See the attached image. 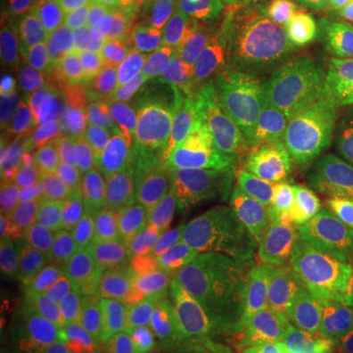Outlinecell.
<instances>
[{"mask_svg":"<svg viewBox=\"0 0 353 353\" xmlns=\"http://www.w3.org/2000/svg\"><path fill=\"white\" fill-rule=\"evenodd\" d=\"M353 220V189L294 192L279 204L265 296L326 308Z\"/></svg>","mask_w":353,"mask_h":353,"instance_id":"obj_1","label":"cell"},{"mask_svg":"<svg viewBox=\"0 0 353 353\" xmlns=\"http://www.w3.org/2000/svg\"><path fill=\"white\" fill-rule=\"evenodd\" d=\"M265 277L238 259L224 271L210 296L189 316L190 336L208 353L255 338L261 332Z\"/></svg>","mask_w":353,"mask_h":353,"instance_id":"obj_2","label":"cell"},{"mask_svg":"<svg viewBox=\"0 0 353 353\" xmlns=\"http://www.w3.org/2000/svg\"><path fill=\"white\" fill-rule=\"evenodd\" d=\"M97 150H101L116 175L124 179L136 171L169 167V143L161 126L157 102H143L122 116Z\"/></svg>","mask_w":353,"mask_h":353,"instance_id":"obj_3","label":"cell"},{"mask_svg":"<svg viewBox=\"0 0 353 353\" xmlns=\"http://www.w3.org/2000/svg\"><path fill=\"white\" fill-rule=\"evenodd\" d=\"M65 294L57 269L50 273L30 275L16 290L2 279V353H32L38 338L43 334L48 308Z\"/></svg>","mask_w":353,"mask_h":353,"instance_id":"obj_4","label":"cell"},{"mask_svg":"<svg viewBox=\"0 0 353 353\" xmlns=\"http://www.w3.org/2000/svg\"><path fill=\"white\" fill-rule=\"evenodd\" d=\"M36 69L39 75L41 108L55 97L77 87L92 85L97 65L88 57L83 41L69 26L51 28L38 46Z\"/></svg>","mask_w":353,"mask_h":353,"instance_id":"obj_5","label":"cell"},{"mask_svg":"<svg viewBox=\"0 0 353 353\" xmlns=\"http://www.w3.org/2000/svg\"><path fill=\"white\" fill-rule=\"evenodd\" d=\"M175 167L179 201H218L236 176L234 134L210 130L199 148Z\"/></svg>","mask_w":353,"mask_h":353,"instance_id":"obj_6","label":"cell"},{"mask_svg":"<svg viewBox=\"0 0 353 353\" xmlns=\"http://www.w3.org/2000/svg\"><path fill=\"white\" fill-rule=\"evenodd\" d=\"M92 92L102 132L106 136L122 116L152 101L148 61L128 48L120 51L114 59L97 69Z\"/></svg>","mask_w":353,"mask_h":353,"instance_id":"obj_7","label":"cell"},{"mask_svg":"<svg viewBox=\"0 0 353 353\" xmlns=\"http://www.w3.org/2000/svg\"><path fill=\"white\" fill-rule=\"evenodd\" d=\"M326 65L292 48L271 50L261 69V88L269 99L294 106L314 101L324 90Z\"/></svg>","mask_w":353,"mask_h":353,"instance_id":"obj_8","label":"cell"},{"mask_svg":"<svg viewBox=\"0 0 353 353\" xmlns=\"http://www.w3.org/2000/svg\"><path fill=\"white\" fill-rule=\"evenodd\" d=\"M289 32L292 50L322 59L347 28L350 0H290Z\"/></svg>","mask_w":353,"mask_h":353,"instance_id":"obj_9","label":"cell"},{"mask_svg":"<svg viewBox=\"0 0 353 353\" xmlns=\"http://www.w3.org/2000/svg\"><path fill=\"white\" fill-rule=\"evenodd\" d=\"M118 240L124 248L130 271H141L148 275L167 273L176 245L173 216L139 214L130 206L126 224Z\"/></svg>","mask_w":353,"mask_h":353,"instance_id":"obj_10","label":"cell"},{"mask_svg":"<svg viewBox=\"0 0 353 353\" xmlns=\"http://www.w3.org/2000/svg\"><path fill=\"white\" fill-rule=\"evenodd\" d=\"M71 253L73 245L55 204L41 201L20 250L8 261V269L22 275L50 273L59 269Z\"/></svg>","mask_w":353,"mask_h":353,"instance_id":"obj_11","label":"cell"},{"mask_svg":"<svg viewBox=\"0 0 353 353\" xmlns=\"http://www.w3.org/2000/svg\"><path fill=\"white\" fill-rule=\"evenodd\" d=\"M61 24L69 26L83 41L88 57L97 67L106 65L126 50L128 22L112 4L94 0H77Z\"/></svg>","mask_w":353,"mask_h":353,"instance_id":"obj_12","label":"cell"},{"mask_svg":"<svg viewBox=\"0 0 353 353\" xmlns=\"http://www.w3.org/2000/svg\"><path fill=\"white\" fill-rule=\"evenodd\" d=\"M269 353H341L328 322L318 310H279L263 318Z\"/></svg>","mask_w":353,"mask_h":353,"instance_id":"obj_13","label":"cell"},{"mask_svg":"<svg viewBox=\"0 0 353 353\" xmlns=\"http://www.w3.org/2000/svg\"><path fill=\"white\" fill-rule=\"evenodd\" d=\"M216 204L232 250L243 263L265 277L275 252V226L261 210L250 204L222 201H216Z\"/></svg>","mask_w":353,"mask_h":353,"instance_id":"obj_14","label":"cell"},{"mask_svg":"<svg viewBox=\"0 0 353 353\" xmlns=\"http://www.w3.org/2000/svg\"><path fill=\"white\" fill-rule=\"evenodd\" d=\"M296 110L273 99L257 104L252 118L234 134L236 145V175L261 163L285 143Z\"/></svg>","mask_w":353,"mask_h":353,"instance_id":"obj_15","label":"cell"},{"mask_svg":"<svg viewBox=\"0 0 353 353\" xmlns=\"http://www.w3.org/2000/svg\"><path fill=\"white\" fill-rule=\"evenodd\" d=\"M38 69L24 55L8 53L0 65V106L2 122L18 134H32L38 128Z\"/></svg>","mask_w":353,"mask_h":353,"instance_id":"obj_16","label":"cell"},{"mask_svg":"<svg viewBox=\"0 0 353 353\" xmlns=\"http://www.w3.org/2000/svg\"><path fill=\"white\" fill-rule=\"evenodd\" d=\"M352 102L336 92H324L314 101L306 102L294 114L285 143L296 153V157L320 153L338 134Z\"/></svg>","mask_w":353,"mask_h":353,"instance_id":"obj_17","label":"cell"},{"mask_svg":"<svg viewBox=\"0 0 353 353\" xmlns=\"http://www.w3.org/2000/svg\"><path fill=\"white\" fill-rule=\"evenodd\" d=\"M173 230L176 248L208 253L226 265L240 259L224 234L216 201L183 202L173 212Z\"/></svg>","mask_w":353,"mask_h":353,"instance_id":"obj_18","label":"cell"},{"mask_svg":"<svg viewBox=\"0 0 353 353\" xmlns=\"http://www.w3.org/2000/svg\"><path fill=\"white\" fill-rule=\"evenodd\" d=\"M126 269V255L120 240H108L85 250H75L57 269V275L65 294L77 299L99 285H106Z\"/></svg>","mask_w":353,"mask_h":353,"instance_id":"obj_19","label":"cell"},{"mask_svg":"<svg viewBox=\"0 0 353 353\" xmlns=\"http://www.w3.org/2000/svg\"><path fill=\"white\" fill-rule=\"evenodd\" d=\"M263 88L243 79H212L199 104L210 130L236 134L255 112Z\"/></svg>","mask_w":353,"mask_h":353,"instance_id":"obj_20","label":"cell"},{"mask_svg":"<svg viewBox=\"0 0 353 353\" xmlns=\"http://www.w3.org/2000/svg\"><path fill=\"white\" fill-rule=\"evenodd\" d=\"M43 110L51 116L53 126L65 138L73 139L79 145L97 148L104 139L92 85L77 87L51 99Z\"/></svg>","mask_w":353,"mask_h":353,"instance_id":"obj_21","label":"cell"},{"mask_svg":"<svg viewBox=\"0 0 353 353\" xmlns=\"http://www.w3.org/2000/svg\"><path fill=\"white\" fill-rule=\"evenodd\" d=\"M122 326L108 285H99L73 299V332L85 347L110 345Z\"/></svg>","mask_w":353,"mask_h":353,"instance_id":"obj_22","label":"cell"},{"mask_svg":"<svg viewBox=\"0 0 353 353\" xmlns=\"http://www.w3.org/2000/svg\"><path fill=\"white\" fill-rule=\"evenodd\" d=\"M222 265L226 263L208 253L176 248L167 275L175 283L176 289L181 290L185 303L189 306V316L201 308L202 303L210 296V292L218 285L220 277L224 275V271L230 267Z\"/></svg>","mask_w":353,"mask_h":353,"instance_id":"obj_23","label":"cell"},{"mask_svg":"<svg viewBox=\"0 0 353 353\" xmlns=\"http://www.w3.org/2000/svg\"><path fill=\"white\" fill-rule=\"evenodd\" d=\"M150 314L153 336L161 341L165 350L190 336L189 306L167 273L152 275Z\"/></svg>","mask_w":353,"mask_h":353,"instance_id":"obj_24","label":"cell"},{"mask_svg":"<svg viewBox=\"0 0 353 353\" xmlns=\"http://www.w3.org/2000/svg\"><path fill=\"white\" fill-rule=\"evenodd\" d=\"M165 138L169 143L171 167L185 161L210 132L199 104L163 102L157 104Z\"/></svg>","mask_w":353,"mask_h":353,"instance_id":"obj_25","label":"cell"},{"mask_svg":"<svg viewBox=\"0 0 353 353\" xmlns=\"http://www.w3.org/2000/svg\"><path fill=\"white\" fill-rule=\"evenodd\" d=\"M38 192L36 187L24 183L20 187L2 189L0 196V250L2 259L10 261L18 253L26 234L30 232L32 222L38 210Z\"/></svg>","mask_w":353,"mask_h":353,"instance_id":"obj_26","label":"cell"},{"mask_svg":"<svg viewBox=\"0 0 353 353\" xmlns=\"http://www.w3.org/2000/svg\"><path fill=\"white\" fill-rule=\"evenodd\" d=\"M38 163L43 179L57 189L79 176L92 173V159L87 148L65 138L59 132L41 139L38 148Z\"/></svg>","mask_w":353,"mask_h":353,"instance_id":"obj_27","label":"cell"},{"mask_svg":"<svg viewBox=\"0 0 353 353\" xmlns=\"http://www.w3.org/2000/svg\"><path fill=\"white\" fill-rule=\"evenodd\" d=\"M106 285L110 289L114 303L118 306L122 324L153 334L152 314H150L152 275L126 269L124 273L108 281Z\"/></svg>","mask_w":353,"mask_h":353,"instance_id":"obj_28","label":"cell"},{"mask_svg":"<svg viewBox=\"0 0 353 353\" xmlns=\"http://www.w3.org/2000/svg\"><path fill=\"white\" fill-rule=\"evenodd\" d=\"M148 75H150V97L157 104L163 102L201 104L210 85V81L189 83L181 75L179 55L175 51L148 61Z\"/></svg>","mask_w":353,"mask_h":353,"instance_id":"obj_29","label":"cell"},{"mask_svg":"<svg viewBox=\"0 0 353 353\" xmlns=\"http://www.w3.org/2000/svg\"><path fill=\"white\" fill-rule=\"evenodd\" d=\"M294 159H296V153L292 152L287 143H283L277 152L271 153L261 163L253 165L252 169L234 176L218 201L241 202V204L259 201Z\"/></svg>","mask_w":353,"mask_h":353,"instance_id":"obj_30","label":"cell"},{"mask_svg":"<svg viewBox=\"0 0 353 353\" xmlns=\"http://www.w3.org/2000/svg\"><path fill=\"white\" fill-rule=\"evenodd\" d=\"M179 18H181V6L157 20L130 28L126 48L134 51L143 61H153L161 55L171 53L175 48Z\"/></svg>","mask_w":353,"mask_h":353,"instance_id":"obj_31","label":"cell"},{"mask_svg":"<svg viewBox=\"0 0 353 353\" xmlns=\"http://www.w3.org/2000/svg\"><path fill=\"white\" fill-rule=\"evenodd\" d=\"M324 90L353 101V18L326 59Z\"/></svg>","mask_w":353,"mask_h":353,"instance_id":"obj_32","label":"cell"},{"mask_svg":"<svg viewBox=\"0 0 353 353\" xmlns=\"http://www.w3.org/2000/svg\"><path fill=\"white\" fill-rule=\"evenodd\" d=\"M77 0H18V24L22 30L38 32L61 24Z\"/></svg>","mask_w":353,"mask_h":353,"instance_id":"obj_33","label":"cell"},{"mask_svg":"<svg viewBox=\"0 0 353 353\" xmlns=\"http://www.w3.org/2000/svg\"><path fill=\"white\" fill-rule=\"evenodd\" d=\"M224 20L216 14L204 10L201 6H194L185 2L181 6V18H179V26H176V38H175V51L176 55H183L185 51H189L199 39L208 34L212 28L222 24Z\"/></svg>","mask_w":353,"mask_h":353,"instance_id":"obj_34","label":"cell"},{"mask_svg":"<svg viewBox=\"0 0 353 353\" xmlns=\"http://www.w3.org/2000/svg\"><path fill=\"white\" fill-rule=\"evenodd\" d=\"M314 161L318 165H332L353 173V102L343 116L338 134L316 155Z\"/></svg>","mask_w":353,"mask_h":353,"instance_id":"obj_35","label":"cell"},{"mask_svg":"<svg viewBox=\"0 0 353 353\" xmlns=\"http://www.w3.org/2000/svg\"><path fill=\"white\" fill-rule=\"evenodd\" d=\"M353 294V220L350 232H347V240H345V252H343V261H341L340 275L336 281V287L330 294L326 308H324V316L328 326L338 318L341 312L343 304L347 303V299Z\"/></svg>","mask_w":353,"mask_h":353,"instance_id":"obj_36","label":"cell"},{"mask_svg":"<svg viewBox=\"0 0 353 353\" xmlns=\"http://www.w3.org/2000/svg\"><path fill=\"white\" fill-rule=\"evenodd\" d=\"M183 4V0H122L120 12L130 28H136L173 12Z\"/></svg>","mask_w":353,"mask_h":353,"instance_id":"obj_37","label":"cell"},{"mask_svg":"<svg viewBox=\"0 0 353 353\" xmlns=\"http://www.w3.org/2000/svg\"><path fill=\"white\" fill-rule=\"evenodd\" d=\"M226 38H228V20H224L222 24H218L212 28L208 34H204L190 51L201 59L202 63L210 69V73L214 77V71L218 69V65L222 61V55L226 50Z\"/></svg>","mask_w":353,"mask_h":353,"instance_id":"obj_38","label":"cell"},{"mask_svg":"<svg viewBox=\"0 0 353 353\" xmlns=\"http://www.w3.org/2000/svg\"><path fill=\"white\" fill-rule=\"evenodd\" d=\"M110 345L118 353H163L161 341L152 332H143L124 324L118 328Z\"/></svg>","mask_w":353,"mask_h":353,"instance_id":"obj_39","label":"cell"},{"mask_svg":"<svg viewBox=\"0 0 353 353\" xmlns=\"http://www.w3.org/2000/svg\"><path fill=\"white\" fill-rule=\"evenodd\" d=\"M30 175H32V163L24 152L8 150L4 153L2 165H0V187L2 189H12V187L30 183Z\"/></svg>","mask_w":353,"mask_h":353,"instance_id":"obj_40","label":"cell"},{"mask_svg":"<svg viewBox=\"0 0 353 353\" xmlns=\"http://www.w3.org/2000/svg\"><path fill=\"white\" fill-rule=\"evenodd\" d=\"M43 332L46 334H71L73 332V301L71 299H59L51 304L43 320Z\"/></svg>","mask_w":353,"mask_h":353,"instance_id":"obj_41","label":"cell"},{"mask_svg":"<svg viewBox=\"0 0 353 353\" xmlns=\"http://www.w3.org/2000/svg\"><path fill=\"white\" fill-rule=\"evenodd\" d=\"M85 345L75 334H41L32 353H83Z\"/></svg>","mask_w":353,"mask_h":353,"instance_id":"obj_42","label":"cell"},{"mask_svg":"<svg viewBox=\"0 0 353 353\" xmlns=\"http://www.w3.org/2000/svg\"><path fill=\"white\" fill-rule=\"evenodd\" d=\"M187 2L220 16L222 20L240 16V0H187Z\"/></svg>","mask_w":353,"mask_h":353,"instance_id":"obj_43","label":"cell"},{"mask_svg":"<svg viewBox=\"0 0 353 353\" xmlns=\"http://www.w3.org/2000/svg\"><path fill=\"white\" fill-rule=\"evenodd\" d=\"M330 332L336 340H350L353 338V294L343 304L338 318L330 324Z\"/></svg>","mask_w":353,"mask_h":353,"instance_id":"obj_44","label":"cell"},{"mask_svg":"<svg viewBox=\"0 0 353 353\" xmlns=\"http://www.w3.org/2000/svg\"><path fill=\"white\" fill-rule=\"evenodd\" d=\"M214 353H269V345H267L263 334L259 332L252 340L241 341V343H236L232 347H226V350H220V352Z\"/></svg>","mask_w":353,"mask_h":353,"instance_id":"obj_45","label":"cell"},{"mask_svg":"<svg viewBox=\"0 0 353 353\" xmlns=\"http://www.w3.org/2000/svg\"><path fill=\"white\" fill-rule=\"evenodd\" d=\"M269 12H277L273 0H240V16L243 18H255Z\"/></svg>","mask_w":353,"mask_h":353,"instance_id":"obj_46","label":"cell"},{"mask_svg":"<svg viewBox=\"0 0 353 353\" xmlns=\"http://www.w3.org/2000/svg\"><path fill=\"white\" fill-rule=\"evenodd\" d=\"M165 353H204V347H202L201 343L196 338H185V340L176 341L175 345H171V347H167Z\"/></svg>","mask_w":353,"mask_h":353,"instance_id":"obj_47","label":"cell"},{"mask_svg":"<svg viewBox=\"0 0 353 353\" xmlns=\"http://www.w3.org/2000/svg\"><path fill=\"white\" fill-rule=\"evenodd\" d=\"M83 353H118L112 345H97V347H85Z\"/></svg>","mask_w":353,"mask_h":353,"instance_id":"obj_48","label":"cell"},{"mask_svg":"<svg viewBox=\"0 0 353 353\" xmlns=\"http://www.w3.org/2000/svg\"><path fill=\"white\" fill-rule=\"evenodd\" d=\"M338 343H340L341 353H353V338H350V340H338Z\"/></svg>","mask_w":353,"mask_h":353,"instance_id":"obj_49","label":"cell"},{"mask_svg":"<svg viewBox=\"0 0 353 353\" xmlns=\"http://www.w3.org/2000/svg\"><path fill=\"white\" fill-rule=\"evenodd\" d=\"M290 4V0H273V6H275V10L277 12H281L283 8H287Z\"/></svg>","mask_w":353,"mask_h":353,"instance_id":"obj_50","label":"cell"},{"mask_svg":"<svg viewBox=\"0 0 353 353\" xmlns=\"http://www.w3.org/2000/svg\"><path fill=\"white\" fill-rule=\"evenodd\" d=\"M94 2H102V4H120L122 0H94Z\"/></svg>","mask_w":353,"mask_h":353,"instance_id":"obj_51","label":"cell"},{"mask_svg":"<svg viewBox=\"0 0 353 353\" xmlns=\"http://www.w3.org/2000/svg\"><path fill=\"white\" fill-rule=\"evenodd\" d=\"M2 2H6V0H2Z\"/></svg>","mask_w":353,"mask_h":353,"instance_id":"obj_52","label":"cell"},{"mask_svg":"<svg viewBox=\"0 0 353 353\" xmlns=\"http://www.w3.org/2000/svg\"><path fill=\"white\" fill-rule=\"evenodd\" d=\"M183 2H187V0H183Z\"/></svg>","mask_w":353,"mask_h":353,"instance_id":"obj_53","label":"cell"}]
</instances>
